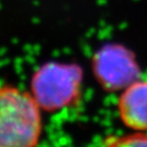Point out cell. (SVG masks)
Wrapping results in <instances>:
<instances>
[{"label":"cell","instance_id":"4","mask_svg":"<svg viewBox=\"0 0 147 147\" xmlns=\"http://www.w3.org/2000/svg\"><path fill=\"white\" fill-rule=\"evenodd\" d=\"M117 110L121 121L129 129L147 131V80L139 78L123 90Z\"/></svg>","mask_w":147,"mask_h":147},{"label":"cell","instance_id":"3","mask_svg":"<svg viewBox=\"0 0 147 147\" xmlns=\"http://www.w3.org/2000/svg\"><path fill=\"white\" fill-rule=\"evenodd\" d=\"M97 82L107 91H123L140 77V67L130 49L119 44H107L92 60Z\"/></svg>","mask_w":147,"mask_h":147},{"label":"cell","instance_id":"5","mask_svg":"<svg viewBox=\"0 0 147 147\" xmlns=\"http://www.w3.org/2000/svg\"><path fill=\"white\" fill-rule=\"evenodd\" d=\"M105 147H147V131L108 138Z\"/></svg>","mask_w":147,"mask_h":147},{"label":"cell","instance_id":"1","mask_svg":"<svg viewBox=\"0 0 147 147\" xmlns=\"http://www.w3.org/2000/svg\"><path fill=\"white\" fill-rule=\"evenodd\" d=\"M42 133L40 107L18 88H0V147H36Z\"/></svg>","mask_w":147,"mask_h":147},{"label":"cell","instance_id":"2","mask_svg":"<svg viewBox=\"0 0 147 147\" xmlns=\"http://www.w3.org/2000/svg\"><path fill=\"white\" fill-rule=\"evenodd\" d=\"M82 84L83 71L79 65L49 62L33 75L31 95L41 109L57 111L76 103Z\"/></svg>","mask_w":147,"mask_h":147}]
</instances>
